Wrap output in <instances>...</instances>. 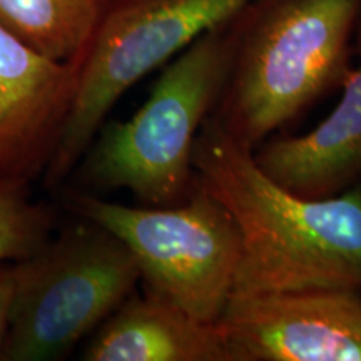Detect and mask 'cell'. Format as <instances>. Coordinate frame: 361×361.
<instances>
[{
    "mask_svg": "<svg viewBox=\"0 0 361 361\" xmlns=\"http://www.w3.org/2000/svg\"><path fill=\"white\" fill-rule=\"evenodd\" d=\"M80 62H57L0 22V184H32L56 154Z\"/></svg>",
    "mask_w": 361,
    "mask_h": 361,
    "instance_id": "cell-8",
    "label": "cell"
},
{
    "mask_svg": "<svg viewBox=\"0 0 361 361\" xmlns=\"http://www.w3.org/2000/svg\"><path fill=\"white\" fill-rule=\"evenodd\" d=\"M111 0H0V22L57 62H80Z\"/></svg>",
    "mask_w": 361,
    "mask_h": 361,
    "instance_id": "cell-11",
    "label": "cell"
},
{
    "mask_svg": "<svg viewBox=\"0 0 361 361\" xmlns=\"http://www.w3.org/2000/svg\"><path fill=\"white\" fill-rule=\"evenodd\" d=\"M85 361H229L223 329L154 295H130L85 346Z\"/></svg>",
    "mask_w": 361,
    "mask_h": 361,
    "instance_id": "cell-10",
    "label": "cell"
},
{
    "mask_svg": "<svg viewBox=\"0 0 361 361\" xmlns=\"http://www.w3.org/2000/svg\"><path fill=\"white\" fill-rule=\"evenodd\" d=\"M64 207L124 243L144 291L201 322H219L234 290L241 245L233 216L200 180L169 206H126L74 188L66 189Z\"/></svg>",
    "mask_w": 361,
    "mask_h": 361,
    "instance_id": "cell-4",
    "label": "cell"
},
{
    "mask_svg": "<svg viewBox=\"0 0 361 361\" xmlns=\"http://www.w3.org/2000/svg\"><path fill=\"white\" fill-rule=\"evenodd\" d=\"M360 20L361 0H252L234 16L231 74L213 116L255 151L341 89Z\"/></svg>",
    "mask_w": 361,
    "mask_h": 361,
    "instance_id": "cell-2",
    "label": "cell"
},
{
    "mask_svg": "<svg viewBox=\"0 0 361 361\" xmlns=\"http://www.w3.org/2000/svg\"><path fill=\"white\" fill-rule=\"evenodd\" d=\"M13 269L16 300L0 361L66 358L141 283L124 243L82 218L13 263Z\"/></svg>",
    "mask_w": 361,
    "mask_h": 361,
    "instance_id": "cell-5",
    "label": "cell"
},
{
    "mask_svg": "<svg viewBox=\"0 0 361 361\" xmlns=\"http://www.w3.org/2000/svg\"><path fill=\"white\" fill-rule=\"evenodd\" d=\"M234 45L233 17L178 54L141 109L124 123L102 126L72 171L75 189H128L144 206L183 201L196 183L194 142L223 96Z\"/></svg>",
    "mask_w": 361,
    "mask_h": 361,
    "instance_id": "cell-3",
    "label": "cell"
},
{
    "mask_svg": "<svg viewBox=\"0 0 361 361\" xmlns=\"http://www.w3.org/2000/svg\"><path fill=\"white\" fill-rule=\"evenodd\" d=\"M16 300V269L13 263L0 264V353L8 336Z\"/></svg>",
    "mask_w": 361,
    "mask_h": 361,
    "instance_id": "cell-13",
    "label": "cell"
},
{
    "mask_svg": "<svg viewBox=\"0 0 361 361\" xmlns=\"http://www.w3.org/2000/svg\"><path fill=\"white\" fill-rule=\"evenodd\" d=\"M52 231V211L34 200L29 184H0V264L29 258Z\"/></svg>",
    "mask_w": 361,
    "mask_h": 361,
    "instance_id": "cell-12",
    "label": "cell"
},
{
    "mask_svg": "<svg viewBox=\"0 0 361 361\" xmlns=\"http://www.w3.org/2000/svg\"><path fill=\"white\" fill-rule=\"evenodd\" d=\"M229 361H361V291L231 295L219 318Z\"/></svg>",
    "mask_w": 361,
    "mask_h": 361,
    "instance_id": "cell-7",
    "label": "cell"
},
{
    "mask_svg": "<svg viewBox=\"0 0 361 361\" xmlns=\"http://www.w3.org/2000/svg\"><path fill=\"white\" fill-rule=\"evenodd\" d=\"M252 0H111L80 61L79 85L56 154L42 176L71 178L112 107L144 75Z\"/></svg>",
    "mask_w": 361,
    "mask_h": 361,
    "instance_id": "cell-6",
    "label": "cell"
},
{
    "mask_svg": "<svg viewBox=\"0 0 361 361\" xmlns=\"http://www.w3.org/2000/svg\"><path fill=\"white\" fill-rule=\"evenodd\" d=\"M192 166L201 186L238 226L241 252L233 295L361 291V183L329 197L291 192L213 114L194 142Z\"/></svg>",
    "mask_w": 361,
    "mask_h": 361,
    "instance_id": "cell-1",
    "label": "cell"
},
{
    "mask_svg": "<svg viewBox=\"0 0 361 361\" xmlns=\"http://www.w3.org/2000/svg\"><path fill=\"white\" fill-rule=\"evenodd\" d=\"M358 62L341 85V99L322 124L303 135L266 142L258 166L283 188L305 197H329L361 180V20Z\"/></svg>",
    "mask_w": 361,
    "mask_h": 361,
    "instance_id": "cell-9",
    "label": "cell"
}]
</instances>
